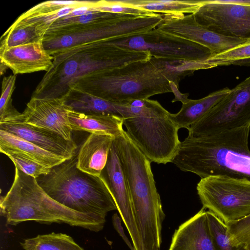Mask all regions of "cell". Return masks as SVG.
I'll use <instances>...</instances> for the list:
<instances>
[{"label":"cell","instance_id":"1","mask_svg":"<svg viewBox=\"0 0 250 250\" xmlns=\"http://www.w3.org/2000/svg\"><path fill=\"white\" fill-rule=\"evenodd\" d=\"M107 39L80 44L53 55L52 67L46 72L32 97L62 99L85 75L152 57L148 52L118 46Z\"/></svg>","mask_w":250,"mask_h":250},{"label":"cell","instance_id":"2","mask_svg":"<svg viewBox=\"0 0 250 250\" xmlns=\"http://www.w3.org/2000/svg\"><path fill=\"white\" fill-rule=\"evenodd\" d=\"M250 126L181 142L171 161L201 178L226 175L250 180Z\"/></svg>","mask_w":250,"mask_h":250},{"label":"cell","instance_id":"3","mask_svg":"<svg viewBox=\"0 0 250 250\" xmlns=\"http://www.w3.org/2000/svg\"><path fill=\"white\" fill-rule=\"evenodd\" d=\"M114 141L129 189L143 250H160L165 215L151 162L126 131Z\"/></svg>","mask_w":250,"mask_h":250},{"label":"cell","instance_id":"4","mask_svg":"<svg viewBox=\"0 0 250 250\" xmlns=\"http://www.w3.org/2000/svg\"><path fill=\"white\" fill-rule=\"evenodd\" d=\"M0 208L6 224L11 226L34 221L45 224L65 223L98 232L105 222V218L79 212L57 202L40 186L36 179L16 167L11 187L0 197Z\"/></svg>","mask_w":250,"mask_h":250},{"label":"cell","instance_id":"5","mask_svg":"<svg viewBox=\"0 0 250 250\" xmlns=\"http://www.w3.org/2000/svg\"><path fill=\"white\" fill-rule=\"evenodd\" d=\"M77 154L51 168L36 179L53 199L74 211L105 218L117 210L114 199L103 178L89 174L77 167Z\"/></svg>","mask_w":250,"mask_h":250},{"label":"cell","instance_id":"6","mask_svg":"<svg viewBox=\"0 0 250 250\" xmlns=\"http://www.w3.org/2000/svg\"><path fill=\"white\" fill-rule=\"evenodd\" d=\"M126 132L151 162H171L181 142L170 113L157 101L137 99L120 103Z\"/></svg>","mask_w":250,"mask_h":250},{"label":"cell","instance_id":"7","mask_svg":"<svg viewBox=\"0 0 250 250\" xmlns=\"http://www.w3.org/2000/svg\"><path fill=\"white\" fill-rule=\"evenodd\" d=\"M72 87L113 103L172 92L170 83L150 59L94 72L81 78Z\"/></svg>","mask_w":250,"mask_h":250},{"label":"cell","instance_id":"8","mask_svg":"<svg viewBox=\"0 0 250 250\" xmlns=\"http://www.w3.org/2000/svg\"><path fill=\"white\" fill-rule=\"evenodd\" d=\"M163 14L113 19L64 28L45 34L43 44L51 55L90 42L137 34L157 27Z\"/></svg>","mask_w":250,"mask_h":250},{"label":"cell","instance_id":"9","mask_svg":"<svg viewBox=\"0 0 250 250\" xmlns=\"http://www.w3.org/2000/svg\"><path fill=\"white\" fill-rule=\"evenodd\" d=\"M203 207L225 223L250 215V180L226 175L201 178L197 185Z\"/></svg>","mask_w":250,"mask_h":250},{"label":"cell","instance_id":"10","mask_svg":"<svg viewBox=\"0 0 250 250\" xmlns=\"http://www.w3.org/2000/svg\"><path fill=\"white\" fill-rule=\"evenodd\" d=\"M250 126V77L190 126L188 138H199Z\"/></svg>","mask_w":250,"mask_h":250},{"label":"cell","instance_id":"11","mask_svg":"<svg viewBox=\"0 0 250 250\" xmlns=\"http://www.w3.org/2000/svg\"><path fill=\"white\" fill-rule=\"evenodd\" d=\"M107 41L123 48L148 52L152 57L158 58L206 61L212 56L207 48L157 27Z\"/></svg>","mask_w":250,"mask_h":250},{"label":"cell","instance_id":"12","mask_svg":"<svg viewBox=\"0 0 250 250\" xmlns=\"http://www.w3.org/2000/svg\"><path fill=\"white\" fill-rule=\"evenodd\" d=\"M193 14L199 24L217 34L250 38V5L243 0H205Z\"/></svg>","mask_w":250,"mask_h":250},{"label":"cell","instance_id":"13","mask_svg":"<svg viewBox=\"0 0 250 250\" xmlns=\"http://www.w3.org/2000/svg\"><path fill=\"white\" fill-rule=\"evenodd\" d=\"M157 28L207 48L212 56L231 49L246 40L213 32L199 24L193 14H163L162 21Z\"/></svg>","mask_w":250,"mask_h":250},{"label":"cell","instance_id":"14","mask_svg":"<svg viewBox=\"0 0 250 250\" xmlns=\"http://www.w3.org/2000/svg\"><path fill=\"white\" fill-rule=\"evenodd\" d=\"M101 176L105 182L114 199L117 210L131 237L134 249L143 250L129 189L114 139L106 165Z\"/></svg>","mask_w":250,"mask_h":250},{"label":"cell","instance_id":"15","mask_svg":"<svg viewBox=\"0 0 250 250\" xmlns=\"http://www.w3.org/2000/svg\"><path fill=\"white\" fill-rule=\"evenodd\" d=\"M69 110L62 98L32 97L22 113V123L52 130L67 140H73Z\"/></svg>","mask_w":250,"mask_h":250},{"label":"cell","instance_id":"16","mask_svg":"<svg viewBox=\"0 0 250 250\" xmlns=\"http://www.w3.org/2000/svg\"><path fill=\"white\" fill-rule=\"evenodd\" d=\"M0 129L66 160L77 154L78 146L74 140H67L58 133L48 129L24 123H0Z\"/></svg>","mask_w":250,"mask_h":250},{"label":"cell","instance_id":"17","mask_svg":"<svg viewBox=\"0 0 250 250\" xmlns=\"http://www.w3.org/2000/svg\"><path fill=\"white\" fill-rule=\"evenodd\" d=\"M0 63L14 75L48 71L53 57L45 49L43 41L11 47L0 50Z\"/></svg>","mask_w":250,"mask_h":250},{"label":"cell","instance_id":"18","mask_svg":"<svg viewBox=\"0 0 250 250\" xmlns=\"http://www.w3.org/2000/svg\"><path fill=\"white\" fill-rule=\"evenodd\" d=\"M202 208L175 231L168 250H218L210 232L207 211Z\"/></svg>","mask_w":250,"mask_h":250},{"label":"cell","instance_id":"19","mask_svg":"<svg viewBox=\"0 0 250 250\" xmlns=\"http://www.w3.org/2000/svg\"><path fill=\"white\" fill-rule=\"evenodd\" d=\"M114 137L91 133L77 153V167L91 175L100 176L105 167Z\"/></svg>","mask_w":250,"mask_h":250},{"label":"cell","instance_id":"20","mask_svg":"<svg viewBox=\"0 0 250 250\" xmlns=\"http://www.w3.org/2000/svg\"><path fill=\"white\" fill-rule=\"evenodd\" d=\"M68 119L72 131L105 134L114 138L125 132L122 117L99 114L85 113L69 110Z\"/></svg>","mask_w":250,"mask_h":250},{"label":"cell","instance_id":"21","mask_svg":"<svg viewBox=\"0 0 250 250\" xmlns=\"http://www.w3.org/2000/svg\"><path fill=\"white\" fill-rule=\"evenodd\" d=\"M230 89L225 87L198 99L188 100L184 103L179 111L170 113V116L179 129L185 128L188 130L193 124L200 120L217 103L226 97Z\"/></svg>","mask_w":250,"mask_h":250},{"label":"cell","instance_id":"22","mask_svg":"<svg viewBox=\"0 0 250 250\" xmlns=\"http://www.w3.org/2000/svg\"><path fill=\"white\" fill-rule=\"evenodd\" d=\"M69 110L85 113L121 117L120 103H113L74 87L62 98Z\"/></svg>","mask_w":250,"mask_h":250},{"label":"cell","instance_id":"23","mask_svg":"<svg viewBox=\"0 0 250 250\" xmlns=\"http://www.w3.org/2000/svg\"><path fill=\"white\" fill-rule=\"evenodd\" d=\"M0 148L20 152L42 165L50 168L66 160L2 129H0Z\"/></svg>","mask_w":250,"mask_h":250},{"label":"cell","instance_id":"24","mask_svg":"<svg viewBox=\"0 0 250 250\" xmlns=\"http://www.w3.org/2000/svg\"><path fill=\"white\" fill-rule=\"evenodd\" d=\"M151 61L170 82L179 86L180 80L196 70L215 67L206 61L171 60L152 57Z\"/></svg>","mask_w":250,"mask_h":250},{"label":"cell","instance_id":"25","mask_svg":"<svg viewBox=\"0 0 250 250\" xmlns=\"http://www.w3.org/2000/svg\"><path fill=\"white\" fill-rule=\"evenodd\" d=\"M48 28V26L39 22L11 25L0 38V50L43 41Z\"/></svg>","mask_w":250,"mask_h":250},{"label":"cell","instance_id":"26","mask_svg":"<svg viewBox=\"0 0 250 250\" xmlns=\"http://www.w3.org/2000/svg\"><path fill=\"white\" fill-rule=\"evenodd\" d=\"M204 0H121L124 4L155 13L193 14L205 2Z\"/></svg>","mask_w":250,"mask_h":250},{"label":"cell","instance_id":"27","mask_svg":"<svg viewBox=\"0 0 250 250\" xmlns=\"http://www.w3.org/2000/svg\"><path fill=\"white\" fill-rule=\"evenodd\" d=\"M20 245L24 250H84L70 236L54 232L24 239Z\"/></svg>","mask_w":250,"mask_h":250},{"label":"cell","instance_id":"28","mask_svg":"<svg viewBox=\"0 0 250 250\" xmlns=\"http://www.w3.org/2000/svg\"><path fill=\"white\" fill-rule=\"evenodd\" d=\"M133 17L136 16L123 14H116L98 11L93 10L90 8L89 10L83 15L72 17L65 16L58 19L51 24L46 33L52 32L64 28L81 25L106 20L127 18Z\"/></svg>","mask_w":250,"mask_h":250},{"label":"cell","instance_id":"29","mask_svg":"<svg viewBox=\"0 0 250 250\" xmlns=\"http://www.w3.org/2000/svg\"><path fill=\"white\" fill-rule=\"evenodd\" d=\"M16 75L4 77L1 84L0 99V123H22V113L19 112L12 105V95L15 87Z\"/></svg>","mask_w":250,"mask_h":250},{"label":"cell","instance_id":"30","mask_svg":"<svg viewBox=\"0 0 250 250\" xmlns=\"http://www.w3.org/2000/svg\"><path fill=\"white\" fill-rule=\"evenodd\" d=\"M207 61L214 67L229 65L250 66V38L231 49L210 57Z\"/></svg>","mask_w":250,"mask_h":250},{"label":"cell","instance_id":"31","mask_svg":"<svg viewBox=\"0 0 250 250\" xmlns=\"http://www.w3.org/2000/svg\"><path fill=\"white\" fill-rule=\"evenodd\" d=\"M207 215L210 234L218 250H241L242 246H233L230 241L226 224L212 212Z\"/></svg>","mask_w":250,"mask_h":250},{"label":"cell","instance_id":"32","mask_svg":"<svg viewBox=\"0 0 250 250\" xmlns=\"http://www.w3.org/2000/svg\"><path fill=\"white\" fill-rule=\"evenodd\" d=\"M0 151L9 158L15 167L35 179L48 173L51 170V168L46 167L20 152L4 148H0Z\"/></svg>","mask_w":250,"mask_h":250},{"label":"cell","instance_id":"33","mask_svg":"<svg viewBox=\"0 0 250 250\" xmlns=\"http://www.w3.org/2000/svg\"><path fill=\"white\" fill-rule=\"evenodd\" d=\"M96 0H49L40 3L21 14L18 19L50 14L70 6H91Z\"/></svg>","mask_w":250,"mask_h":250},{"label":"cell","instance_id":"34","mask_svg":"<svg viewBox=\"0 0 250 250\" xmlns=\"http://www.w3.org/2000/svg\"><path fill=\"white\" fill-rule=\"evenodd\" d=\"M93 10L135 16H149L158 13L151 12L134 6L127 5L120 0H96L91 7Z\"/></svg>","mask_w":250,"mask_h":250},{"label":"cell","instance_id":"35","mask_svg":"<svg viewBox=\"0 0 250 250\" xmlns=\"http://www.w3.org/2000/svg\"><path fill=\"white\" fill-rule=\"evenodd\" d=\"M226 224L232 244L241 245L245 250H250V215Z\"/></svg>","mask_w":250,"mask_h":250},{"label":"cell","instance_id":"36","mask_svg":"<svg viewBox=\"0 0 250 250\" xmlns=\"http://www.w3.org/2000/svg\"><path fill=\"white\" fill-rule=\"evenodd\" d=\"M80 6H66L56 12L35 17H28L22 19H17L12 25L26 24L33 22H39L49 27L58 19L65 17L71 13L76 8Z\"/></svg>","mask_w":250,"mask_h":250},{"label":"cell","instance_id":"37","mask_svg":"<svg viewBox=\"0 0 250 250\" xmlns=\"http://www.w3.org/2000/svg\"><path fill=\"white\" fill-rule=\"evenodd\" d=\"M8 67L4 64L0 63V75H2L5 72Z\"/></svg>","mask_w":250,"mask_h":250},{"label":"cell","instance_id":"38","mask_svg":"<svg viewBox=\"0 0 250 250\" xmlns=\"http://www.w3.org/2000/svg\"><path fill=\"white\" fill-rule=\"evenodd\" d=\"M243 1L245 4L250 5V0H243Z\"/></svg>","mask_w":250,"mask_h":250}]
</instances>
